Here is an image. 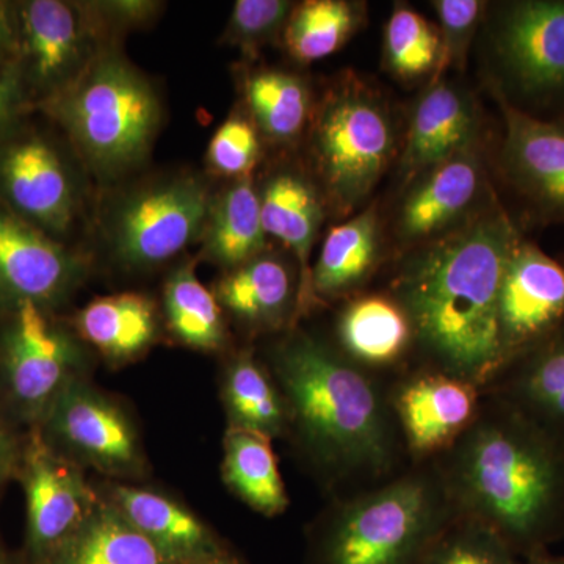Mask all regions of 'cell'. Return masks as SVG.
I'll return each instance as SVG.
<instances>
[{
	"mask_svg": "<svg viewBox=\"0 0 564 564\" xmlns=\"http://www.w3.org/2000/svg\"><path fill=\"white\" fill-rule=\"evenodd\" d=\"M519 240L513 223L491 202L404 262L395 280V302L441 372L481 386L507 364L499 295Z\"/></svg>",
	"mask_w": 564,
	"mask_h": 564,
	"instance_id": "1",
	"label": "cell"
},
{
	"mask_svg": "<svg viewBox=\"0 0 564 564\" xmlns=\"http://www.w3.org/2000/svg\"><path fill=\"white\" fill-rule=\"evenodd\" d=\"M445 494L508 544L541 540L564 516V448L513 408L477 414L452 447Z\"/></svg>",
	"mask_w": 564,
	"mask_h": 564,
	"instance_id": "2",
	"label": "cell"
},
{
	"mask_svg": "<svg viewBox=\"0 0 564 564\" xmlns=\"http://www.w3.org/2000/svg\"><path fill=\"white\" fill-rule=\"evenodd\" d=\"M274 370L303 440L323 462L351 473L391 466V423L361 370L302 333L276 348Z\"/></svg>",
	"mask_w": 564,
	"mask_h": 564,
	"instance_id": "3",
	"label": "cell"
},
{
	"mask_svg": "<svg viewBox=\"0 0 564 564\" xmlns=\"http://www.w3.org/2000/svg\"><path fill=\"white\" fill-rule=\"evenodd\" d=\"M57 122L93 173L115 180L144 162L162 106L150 80L120 52L104 47L79 79L39 107Z\"/></svg>",
	"mask_w": 564,
	"mask_h": 564,
	"instance_id": "4",
	"label": "cell"
},
{
	"mask_svg": "<svg viewBox=\"0 0 564 564\" xmlns=\"http://www.w3.org/2000/svg\"><path fill=\"white\" fill-rule=\"evenodd\" d=\"M311 154L333 209L351 214L361 206L395 154V128L383 99L345 74L315 107L310 122Z\"/></svg>",
	"mask_w": 564,
	"mask_h": 564,
	"instance_id": "5",
	"label": "cell"
},
{
	"mask_svg": "<svg viewBox=\"0 0 564 564\" xmlns=\"http://www.w3.org/2000/svg\"><path fill=\"white\" fill-rule=\"evenodd\" d=\"M443 485L410 475L340 507L323 544L326 564H414L447 527Z\"/></svg>",
	"mask_w": 564,
	"mask_h": 564,
	"instance_id": "6",
	"label": "cell"
},
{
	"mask_svg": "<svg viewBox=\"0 0 564 564\" xmlns=\"http://www.w3.org/2000/svg\"><path fill=\"white\" fill-rule=\"evenodd\" d=\"M496 95L511 106L564 96V0H516L497 7L488 31Z\"/></svg>",
	"mask_w": 564,
	"mask_h": 564,
	"instance_id": "7",
	"label": "cell"
},
{
	"mask_svg": "<svg viewBox=\"0 0 564 564\" xmlns=\"http://www.w3.org/2000/svg\"><path fill=\"white\" fill-rule=\"evenodd\" d=\"M212 196L206 182L192 174L166 177L133 191L115 207L109 243L128 269H152L203 236Z\"/></svg>",
	"mask_w": 564,
	"mask_h": 564,
	"instance_id": "8",
	"label": "cell"
},
{
	"mask_svg": "<svg viewBox=\"0 0 564 564\" xmlns=\"http://www.w3.org/2000/svg\"><path fill=\"white\" fill-rule=\"evenodd\" d=\"M3 314L0 386L11 411L35 426L62 389L79 378V344L36 304L22 303Z\"/></svg>",
	"mask_w": 564,
	"mask_h": 564,
	"instance_id": "9",
	"label": "cell"
},
{
	"mask_svg": "<svg viewBox=\"0 0 564 564\" xmlns=\"http://www.w3.org/2000/svg\"><path fill=\"white\" fill-rule=\"evenodd\" d=\"M99 50L98 25L84 3L18 2L14 66L35 109L79 79Z\"/></svg>",
	"mask_w": 564,
	"mask_h": 564,
	"instance_id": "10",
	"label": "cell"
},
{
	"mask_svg": "<svg viewBox=\"0 0 564 564\" xmlns=\"http://www.w3.org/2000/svg\"><path fill=\"white\" fill-rule=\"evenodd\" d=\"M25 494L28 564H46L91 513L98 499L77 463L52 447L36 426L22 444L17 470Z\"/></svg>",
	"mask_w": 564,
	"mask_h": 564,
	"instance_id": "11",
	"label": "cell"
},
{
	"mask_svg": "<svg viewBox=\"0 0 564 564\" xmlns=\"http://www.w3.org/2000/svg\"><path fill=\"white\" fill-rule=\"evenodd\" d=\"M0 203L61 240L76 221V184L57 144L21 124L0 140Z\"/></svg>",
	"mask_w": 564,
	"mask_h": 564,
	"instance_id": "12",
	"label": "cell"
},
{
	"mask_svg": "<svg viewBox=\"0 0 564 564\" xmlns=\"http://www.w3.org/2000/svg\"><path fill=\"white\" fill-rule=\"evenodd\" d=\"M35 426L61 454L91 464L104 474L128 477L143 467L131 421L79 378L62 389Z\"/></svg>",
	"mask_w": 564,
	"mask_h": 564,
	"instance_id": "13",
	"label": "cell"
},
{
	"mask_svg": "<svg viewBox=\"0 0 564 564\" xmlns=\"http://www.w3.org/2000/svg\"><path fill=\"white\" fill-rule=\"evenodd\" d=\"M87 261L62 240L0 203V311L33 303L52 311L87 274Z\"/></svg>",
	"mask_w": 564,
	"mask_h": 564,
	"instance_id": "14",
	"label": "cell"
},
{
	"mask_svg": "<svg viewBox=\"0 0 564 564\" xmlns=\"http://www.w3.org/2000/svg\"><path fill=\"white\" fill-rule=\"evenodd\" d=\"M564 318V267L519 240L505 267L499 334L505 362L554 332Z\"/></svg>",
	"mask_w": 564,
	"mask_h": 564,
	"instance_id": "15",
	"label": "cell"
},
{
	"mask_svg": "<svg viewBox=\"0 0 564 564\" xmlns=\"http://www.w3.org/2000/svg\"><path fill=\"white\" fill-rule=\"evenodd\" d=\"M484 188L477 148L437 163L408 184L397 217V236L403 243H425L458 228L477 212L474 207Z\"/></svg>",
	"mask_w": 564,
	"mask_h": 564,
	"instance_id": "16",
	"label": "cell"
},
{
	"mask_svg": "<svg viewBox=\"0 0 564 564\" xmlns=\"http://www.w3.org/2000/svg\"><path fill=\"white\" fill-rule=\"evenodd\" d=\"M505 120L502 162L511 182L552 217H564V121H545L497 95Z\"/></svg>",
	"mask_w": 564,
	"mask_h": 564,
	"instance_id": "17",
	"label": "cell"
},
{
	"mask_svg": "<svg viewBox=\"0 0 564 564\" xmlns=\"http://www.w3.org/2000/svg\"><path fill=\"white\" fill-rule=\"evenodd\" d=\"M477 386L447 373L421 375L393 399L408 445L430 455L454 445L477 417Z\"/></svg>",
	"mask_w": 564,
	"mask_h": 564,
	"instance_id": "18",
	"label": "cell"
},
{
	"mask_svg": "<svg viewBox=\"0 0 564 564\" xmlns=\"http://www.w3.org/2000/svg\"><path fill=\"white\" fill-rule=\"evenodd\" d=\"M478 110L473 96L451 82L430 84L415 104L400 173L410 184L419 174L452 155L475 147L477 141Z\"/></svg>",
	"mask_w": 564,
	"mask_h": 564,
	"instance_id": "19",
	"label": "cell"
},
{
	"mask_svg": "<svg viewBox=\"0 0 564 564\" xmlns=\"http://www.w3.org/2000/svg\"><path fill=\"white\" fill-rule=\"evenodd\" d=\"M262 225L267 237H274L291 250L299 262L300 282L295 318L306 313L315 300L313 289V251L323 215V198L317 187L296 170H278L259 191Z\"/></svg>",
	"mask_w": 564,
	"mask_h": 564,
	"instance_id": "20",
	"label": "cell"
},
{
	"mask_svg": "<svg viewBox=\"0 0 564 564\" xmlns=\"http://www.w3.org/2000/svg\"><path fill=\"white\" fill-rule=\"evenodd\" d=\"M110 503L174 564H196L225 552L195 514L162 494L115 486Z\"/></svg>",
	"mask_w": 564,
	"mask_h": 564,
	"instance_id": "21",
	"label": "cell"
},
{
	"mask_svg": "<svg viewBox=\"0 0 564 564\" xmlns=\"http://www.w3.org/2000/svg\"><path fill=\"white\" fill-rule=\"evenodd\" d=\"M215 296L221 307L251 328H278L296 310L291 270L267 252L228 270L218 281Z\"/></svg>",
	"mask_w": 564,
	"mask_h": 564,
	"instance_id": "22",
	"label": "cell"
},
{
	"mask_svg": "<svg viewBox=\"0 0 564 564\" xmlns=\"http://www.w3.org/2000/svg\"><path fill=\"white\" fill-rule=\"evenodd\" d=\"M202 237L206 258L226 270L265 252L261 199L251 176L234 180L212 198Z\"/></svg>",
	"mask_w": 564,
	"mask_h": 564,
	"instance_id": "23",
	"label": "cell"
},
{
	"mask_svg": "<svg viewBox=\"0 0 564 564\" xmlns=\"http://www.w3.org/2000/svg\"><path fill=\"white\" fill-rule=\"evenodd\" d=\"M76 332L109 361L143 355L158 337V311L148 296L115 293L93 300L77 314Z\"/></svg>",
	"mask_w": 564,
	"mask_h": 564,
	"instance_id": "24",
	"label": "cell"
},
{
	"mask_svg": "<svg viewBox=\"0 0 564 564\" xmlns=\"http://www.w3.org/2000/svg\"><path fill=\"white\" fill-rule=\"evenodd\" d=\"M380 223L373 207L329 229L313 267L315 299L356 291L380 258Z\"/></svg>",
	"mask_w": 564,
	"mask_h": 564,
	"instance_id": "25",
	"label": "cell"
},
{
	"mask_svg": "<svg viewBox=\"0 0 564 564\" xmlns=\"http://www.w3.org/2000/svg\"><path fill=\"white\" fill-rule=\"evenodd\" d=\"M46 564H174L110 502L91 513Z\"/></svg>",
	"mask_w": 564,
	"mask_h": 564,
	"instance_id": "26",
	"label": "cell"
},
{
	"mask_svg": "<svg viewBox=\"0 0 564 564\" xmlns=\"http://www.w3.org/2000/svg\"><path fill=\"white\" fill-rule=\"evenodd\" d=\"M337 334L344 350L367 366H388L406 351L413 326L395 300L370 295L355 300L340 314Z\"/></svg>",
	"mask_w": 564,
	"mask_h": 564,
	"instance_id": "27",
	"label": "cell"
},
{
	"mask_svg": "<svg viewBox=\"0 0 564 564\" xmlns=\"http://www.w3.org/2000/svg\"><path fill=\"white\" fill-rule=\"evenodd\" d=\"M223 477L248 507L263 516H278L288 508V492L269 437L229 429Z\"/></svg>",
	"mask_w": 564,
	"mask_h": 564,
	"instance_id": "28",
	"label": "cell"
},
{
	"mask_svg": "<svg viewBox=\"0 0 564 564\" xmlns=\"http://www.w3.org/2000/svg\"><path fill=\"white\" fill-rule=\"evenodd\" d=\"M243 96L258 131L276 143L299 139L313 117L307 85L285 70L261 69L248 74Z\"/></svg>",
	"mask_w": 564,
	"mask_h": 564,
	"instance_id": "29",
	"label": "cell"
},
{
	"mask_svg": "<svg viewBox=\"0 0 564 564\" xmlns=\"http://www.w3.org/2000/svg\"><path fill=\"white\" fill-rule=\"evenodd\" d=\"M366 3L306 0L293 7L282 39L293 61L314 63L329 57L361 28Z\"/></svg>",
	"mask_w": 564,
	"mask_h": 564,
	"instance_id": "30",
	"label": "cell"
},
{
	"mask_svg": "<svg viewBox=\"0 0 564 564\" xmlns=\"http://www.w3.org/2000/svg\"><path fill=\"white\" fill-rule=\"evenodd\" d=\"M166 323L180 343L202 351L220 350L226 343L221 306L215 293L184 263L169 278L163 292Z\"/></svg>",
	"mask_w": 564,
	"mask_h": 564,
	"instance_id": "31",
	"label": "cell"
},
{
	"mask_svg": "<svg viewBox=\"0 0 564 564\" xmlns=\"http://www.w3.org/2000/svg\"><path fill=\"white\" fill-rule=\"evenodd\" d=\"M226 410L231 429L272 440L284 430L288 413L280 393L251 352L236 356L225 377Z\"/></svg>",
	"mask_w": 564,
	"mask_h": 564,
	"instance_id": "32",
	"label": "cell"
},
{
	"mask_svg": "<svg viewBox=\"0 0 564 564\" xmlns=\"http://www.w3.org/2000/svg\"><path fill=\"white\" fill-rule=\"evenodd\" d=\"M440 58V29L406 3H397L384 31L388 69L399 79L417 80L434 74Z\"/></svg>",
	"mask_w": 564,
	"mask_h": 564,
	"instance_id": "33",
	"label": "cell"
},
{
	"mask_svg": "<svg viewBox=\"0 0 564 564\" xmlns=\"http://www.w3.org/2000/svg\"><path fill=\"white\" fill-rule=\"evenodd\" d=\"M519 402L538 425L564 436V336L534 356L518 383Z\"/></svg>",
	"mask_w": 564,
	"mask_h": 564,
	"instance_id": "34",
	"label": "cell"
},
{
	"mask_svg": "<svg viewBox=\"0 0 564 564\" xmlns=\"http://www.w3.org/2000/svg\"><path fill=\"white\" fill-rule=\"evenodd\" d=\"M423 564H518L510 544L494 530L464 518L462 524L445 527Z\"/></svg>",
	"mask_w": 564,
	"mask_h": 564,
	"instance_id": "35",
	"label": "cell"
},
{
	"mask_svg": "<svg viewBox=\"0 0 564 564\" xmlns=\"http://www.w3.org/2000/svg\"><path fill=\"white\" fill-rule=\"evenodd\" d=\"M293 3L288 0H237L225 41L243 54L256 55L284 32Z\"/></svg>",
	"mask_w": 564,
	"mask_h": 564,
	"instance_id": "36",
	"label": "cell"
},
{
	"mask_svg": "<svg viewBox=\"0 0 564 564\" xmlns=\"http://www.w3.org/2000/svg\"><path fill=\"white\" fill-rule=\"evenodd\" d=\"M261 158L259 131L251 118L234 113L214 133L207 150L212 172L220 176L240 180L251 176Z\"/></svg>",
	"mask_w": 564,
	"mask_h": 564,
	"instance_id": "37",
	"label": "cell"
},
{
	"mask_svg": "<svg viewBox=\"0 0 564 564\" xmlns=\"http://www.w3.org/2000/svg\"><path fill=\"white\" fill-rule=\"evenodd\" d=\"M433 9L440 20L441 58L432 84L441 80L444 70L451 66L464 68L486 3L480 0H436Z\"/></svg>",
	"mask_w": 564,
	"mask_h": 564,
	"instance_id": "38",
	"label": "cell"
},
{
	"mask_svg": "<svg viewBox=\"0 0 564 564\" xmlns=\"http://www.w3.org/2000/svg\"><path fill=\"white\" fill-rule=\"evenodd\" d=\"M33 107L14 65H0V140L20 128Z\"/></svg>",
	"mask_w": 564,
	"mask_h": 564,
	"instance_id": "39",
	"label": "cell"
},
{
	"mask_svg": "<svg viewBox=\"0 0 564 564\" xmlns=\"http://www.w3.org/2000/svg\"><path fill=\"white\" fill-rule=\"evenodd\" d=\"M84 7L98 25L129 29L150 21L161 3L131 0V2H88L84 3Z\"/></svg>",
	"mask_w": 564,
	"mask_h": 564,
	"instance_id": "40",
	"label": "cell"
},
{
	"mask_svg": "<svg viewBox=\"0 0 564 564\" xmlns=\"http://www.w3.org/2000/svg\"><path fill=\"white\" fill-rule=\"evenodd\" d=\"M18 57V2L0 0V65H14Z\"/></svg>",
	"mask_w": 564,
	"mask_h": 564,
	"instance_id": "41",
	"label": "cell"
},
{
	"mask_svg": "<svg viewBox=\"0 0 564 564\" xmlns=\"http://www.w3.org/2000/svg\"><path fill=\"white\" fill-rule=\"evenodd\" d=\"M22 445L14 440L13 434L0 422V475H9L17 470Z\"/></svg>",
	"mask_w": 564,
	"mask_h": 564,
	"instance_id": "42",
	"label": "cell"
},
{
	"mask_svg": "<svg viewBox=\"0 0 564 564\" xmlns=\"http://www.w3.org/2000/svg\"><path fill=\"white\" fill-rule=\"evenodd\" d=\"M196 564H239L236 558H232L231 555L225 554L221 552L220 555L212 556L209 560H204V562H199Z\"/></svg>",
	"mask_w": 564,
	"mask_h": 564,
	"instance_id": "43",
	"label": "cell"
},
{
	"mask_svg": "<svg viewBox=\"0 0 564 564\" xmlns=\"http://www.w3.org/2000/svg\"><path fill=\"white\" fill-rule=\"evenodd\" d=\"M0 564H28L25 560H20L18 556L10 554L2 544H0Z\"/></svg>",
	"mask_w": 564,
	"mask_h": 564,
	"instance_id": "44",
	"label": "cell"
},
{
	"mask_svg": "<svg viewBox=\"0 0 564 564\" xmlns=\"http://www.w3.org/2000/svg\"><path fill=\"white\" fill-rule=\"evenodd\" d=\"M529 564H564V558H538Z\"/></svg>",
	"mask_w": 564,
	"mask_h": 564,
	"instance_id": "45",
	"label": "cell"
},
{
	"mask_svg": "<svg viewBox=\"0 0 564 564\" xmlns=\"http://www.w3.org/2000/svg\"><path fill=\"white\" fill-rule=\"evenodd\" d=\"M7 475H0V488H2L3 484H6V480H7Z\"/></svg>",
	"mask_w": 564,
	"mask_h": 564,
	"instance_id": "46",
	"label": "cell"
}]
</instances>
